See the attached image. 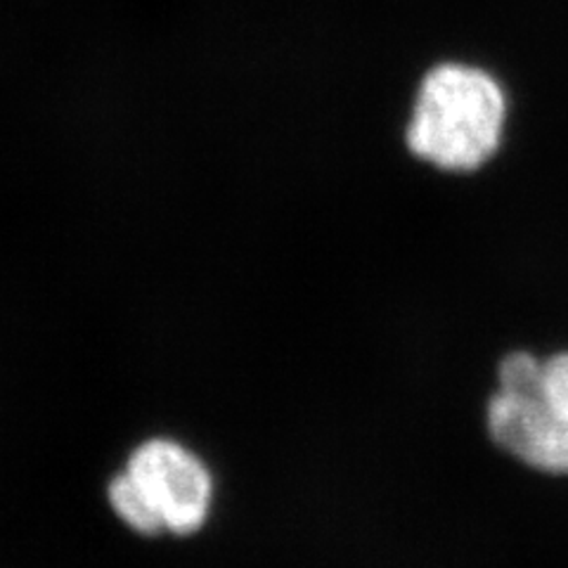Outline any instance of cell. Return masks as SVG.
Masks as SVG:
<instances>
[{"mask_svg":"<svg viewBox=\"0 0 568 568\" xmlns=\"http://www.w3.org/2000/svg\"><path fill=\"white\" fill-rule=\"evenodd\" d=\"M106 495H110V503H112L114 511L133 530L145 532V536H156V532H162V526H159L152 509L148 507L145 497L140 495V490L135 488V484L131 481V476L126 471H121L112 478Z\"/></svg>","mask_w":568,"mask_h":568,"instance_id":"277c9868","label":"cell"},{"mask_svg":"<svg viewBox=\"0 0 568 568\" xmlns=\"http://www.w3.org/2000/svg\"><path fill=\"white\" fill-rule=\"evenodd\" d=\"M486 419L497 446L526 467L568 474V351L507 355Z\"/></svg>","mask_w":568,"mask_h":568,"instance_id":"7a4b0ae2","label":"cell"},{"mask_svg":"<svg viewBox=\"0 0 568 568\" xmlns=\"http://www.w3.org/2000/svg\"><path fill=\"white\" fill-rule=\"evenodd\" d=\"M507 98L488 71L446 62L424 77L407 123L410 152L440 171H476L503 142Z\"/></svg>","mask_w":568,"mask_h":568,"instance_id":"6da1fadb","label":"cell"},{"mask_svg":"<svg viewBox=\"0 0 568 568\" xmlns=\"http://www.w3.org/2000/svg\"><path fill=\"white\" fill-rule=\"evenodd\" d=\"M123 471L145 497L162 530L187 536L204 526L213 481L204 462L181 443L169 438L145 440Z\"/></svg>","mask_w":568,"mask_h":568,"instance_id":"3957f363","label":"cell"}]
</instances>
